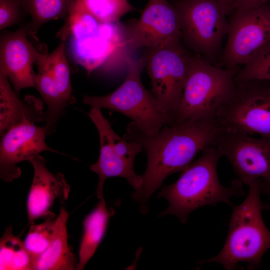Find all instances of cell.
<instances>
[{"instance_id":"cell-1","label":"cell","mask_w":270,"mask_h":270,"mask_svg":"<svg viewBox=\"0 0 270 270\" xmlns=\"http://www.w3.org/2000/svg\"><path fill=\"white\" fill-rule=\"evenodd\" d=\"M224 131L216 118L184 121L166 125L150 134L130 123L124 138L139 144L147 157L146 170L140 187L132 194L140 209L148 212L149 198L169 175L183 171L200 152L213 146Z\"/></svg>"},{"instance_id":"cell-2","label":"cell","mask_w":270,"mask_h":270,"mask_svg":"<svg viewBox=\"0 0 270 270\" xmlns=\"http://www.w3.org/2000/svg\"><path fill=\"white\" fill-rule=\"evenodd\" d=\"M221 156L215 146L206 149L174 183L162 188L158 196L165 198L168 206L160 216L172 214L184 224L190 214L198 208L220 202L231 206L232 196H243V183L239 179L233 180L230 187L220 184L217 164Z\"/></svg>"},{"instance_id":"cell-3","label":"cell","mask_w":270,"mask_h":270,"mask_svg":"<svg viewBox=\"0 0 270 270\" xmlns=\"http://www.w3.org/2000/svg\"><path fill=\"white\" fill-rule=\"evenodd\" d=\"M248 186L246 199L238 206H231L229 230L222 250L216 256L199 261V264L217 262L226 270L236 269L242 262L248 263L250 270L260 266L262 256L270 248V231L262 216V210L266 206L260 199L262 179Z\"/></svg>"},{"instance_id":"cell-4","label":"cell","mask_w":270,"mask_h":270,"mask_svg":"<svg viewBox=\"0 0 270 270\" xmlns=\"http://www.w3.org/2000/svg\"><path fill=\"white\" fill-rule=\"evenodd\" d=\"M57 36L68 40L72 57L85 68L88 76L128 44L127 35L118 22H100L79 0L72 6Z\"/></svg>"},{"instance_id":"cell-5","label":"cell","mask_w":270,"mask_h":270,"mask_svg":"<svg viewBox=\"0 0 270 270\" xmlns=\"http://www.w3.org/2000/svg\"><path fill=\"white\" fill-rule=\"evenodd\" d=\"M128 74L124 82L114 92L102 96H84L82 103L100 110L106 108L124 114L141 130L158 133L174 120L161 108L152 92L143 86L140 75L146 60L126 58Z\"/></svg>"},{"instance_id":"cell-6","label":"cell","mask_w":270,"mask_h":270,"mask_svg":"<svg viewBox=\"0 0 270 270\" xmlns=\"http://www.w3.org/2000/svg\"><path fill=\"white\" fill-rule=\"evenodd\" d=\"M236 74L190 56L188 76L174 122L216 118L234 86Z\"/></svg>"},{"instance_id":"cell-7","label":"cell","mask_w":270,"mask_h":270,"mask_svg":"<svg viewBox=\"0 0 270 270\" xmlns=\"http://www.w3.org/2000/svg\"><path fill=\"white\" fill-rule=\"evenodd\" d=\"M216 118L225 130L270 138V80L234 81Z\"/></svg>"},{"instance_id":"cell-8","label":"cell","mask_w":270,"mask_h":270,"mask_svg":"<svg viewBox=\"0 0 270 270\" xmlns=\"http://www.w3.org/2000/svg\"><path fill=\"white\" fill-rule=\"evenodd\" d=\"M88 115L98 130L100 142L98 160L90 166L91 170L98 176L96 190L98 198L104 200V186L109 178H124L134 190L138 189L141 184L142 176L136 173L134 162L136 156L142 150V146L116 134L101 110L92 108Z\"/></svg>"},{"instance_id":"cell-9","label":"cell","mask_w":270,"mask_h":270,"mask_svg":"<svg viewBox=\"0 0 270 270\" xmlns=\"http://www.w3.org/2000/svg\"><path fill=\"white\" fill-rule=\"evenodd\" d=\"M149 48L146 62L152 92L174 122L188 76L190 56L178 42Z\"/></svg>"},{"instance_id":"cell-10","label":"cell","mask_w":270,"mask_h":270,"mask_svg":"<svg viewBox=\"0 0 270 270\" xmlns=\"http://www.w3.org/2000/svg\"><path fill=\"white\" fill-rule=\"evenodd\" d=\"M174 7L182 36L188 44L203 55L215 54L228 26L226 14L218 0H181Z\"/></svg>"},{"instance_id":"cell-11","label":"cell","mask_w":270,"mask_h":270,"mask_svg":"<svg viewBox=\"0 0 270 270\" xmlns=\"http://www.w3.org/2000/svg\"><path fill=\"white\" fill-rule=\"evenodd\" d=\"M65 44L62 40L50 54L42 52L36 64L38 69L35 77L36 88L47 106L44 120L48 136L55 132L57 123L66 107L76 101L72 94Z\"/></svg>"},{"instance_id":"cell-12","label":"cell","mask_w":270,"mask_h":270,"mask_svg":"<svg viewBox=\"0 0 270 270\" xmlns=\"http://www.w3.org/2000/svg\"><path fill=\"white\" fill-rule=\"evenodd\" d=\"M270 42V8L236 9L228 22L224 59L228 69L244 64L261 47Z\"/></svg>"},{"instance_id":"cell-13","label":"cell","mask_w":270,"mask_h":270,"mask_svg":"<svg viewBox=\"0 0 270 270\" xmlns=\"http://www.w3.org/2000/svg\"><path fill=\"white\" fill-rule=\"evenodd\" d=\"M215 146L243 184L270 176V138L224 130Z\"/></svg>"},{"instance_id":"cell-14","label":"cell","mask_w":270,"mask_h":270,"mask_svg":"<svg viewBox=\"0 0 270 270\" xmlns=\"http://www.w3.org/2000/svg\"><path fill=\"white\" fill-rule=\"evenodd\" d=\"M181 37L174 6L166 0H149L140 20L128 30L127 41L133 48H150L178 43Z\"/></svg>"},{"instance_id":"cell-15","label":"cell","mask_w":270,"mask_h":270,"mask_svg":"<svg viewBox=\"0 0 270 270\" xmlns=\"http://www.w3.org/2000/svg\"><path fill=\"white\" fill-rule=\"evenodd\" d=\"M48 135L46 126L31 123L14 126L2 135L0 144V176L6 182L18 178L21 173L17 164L30 160L44 151L58 152L49 148L45 140Z\"/></svg>"},{"instance_id":"cell-16","label":"cell","mask_w":270,"mask_h":270,"mask_svg":"<svg viewBox=\"0 0 270 270\" xmlns=\"http://www.w3.org/2000/svg\"><path fill=\"white\" fill-rule=\"evenodd\" d=\"M27 36L23 26L14 32H4L0 39V74L8 76L18 96L24 88H36L33 64L42 52L34 48Z\"/></svg>"},{"instance_id":"cell-17","label":"cell","mask_w":270,"mask_h":270,"mask_svg":"<svg viewBox=\"0 0 270 270\" xmlns=\"http://www.w3.org/2000/svg\"><path fill=\"white\" fill-rule=\"evenodd\" d=\"M29 162L34 170L27 200L28 222L32 224L51 212L50 208L56 198L66 200L70 187L62 173L54 174L48 170L46 160L40 154Z\"/></svg>"},{"instance_id":"cell-18","label":"cell","mask_w":270,"mask_h":270,"mask_svg":"<svg viewBox=\"0 0 270 270\" xmlns=\"http://www.w3.org/2000/svg\"><path fill=\"white\" fill-rule=\"evenodd\" d=\"M18 96L12 88L8 76L0 74V135L14 126L45 120L41 100L32 95H26L22 102Z\"/></svg>"},{"instance_id":"cell-19","label":"cell","mask_w":270,"mask_h":270,"mask_svg":"<svg viewBox=\"0 0 270 270\" xmlns=\"http://www.w3.org/2000/svg\"><path fill=\"white\" fill-rule=\"evenodd\" d=\"M68 213L61 208L56 218L55 231L52 241L45 251L36 260L34 270H73L76 260L68 245L67 222Z\"/></svg>"},{"instance_id":"cell-20","label":"cell","mask_w":270,"mask_h":270,"mask_svg":"<svg viewBox=\"0 0 270 270\" xmlns=\"http://www.w3.org/2000/svg\"><path fill=\"white\" fill-rule=\"evenodd\" d=\"M114 212V210L107 208L104 200H100L96 207L85 218L76 270H84L93 256L104 236L110 218Z\"/></svg>"},{"instance_id":"cell-21","label":"cell","mask_w":270,"mask_h":270,"mask_svg":"<svg viewBox=\"0 0 270 270\" xmlns=\"http://www.w3.org/2000/svg\"><path fill=\"white\" fill-rule=\"evenodd\" d=\"M22 10L30 17L25 28L28 36L35 37L45 23L56 20H64L76 0H20Z\"/></svg>"},{"instance_id":"cell-22","label":"cell","mask_w":270,"mask_h":270,"mask_svg":"<svg viewBox=\"0 0 270 270\" xmlns=\"http://www.w3.org/2000/svg\"><path fill=\"white\" fill-rule=\"evenodd\" d=\"M34 261L24 241L12 234L8 228L0 239V270H34Z\"/></svg>"},{"instance_id":"cell-23","label":"cell","mask_w":270,"mask_h":270,"mask_svg":"<svg viewBox=\"0 0 270 270\" xmlns=\"http://www.w3.org/2000/svg\"><path fill=\"white\" fill-rule=\"evenodd\" d=\"M54 217V214L51 212L44 218L43 222L32 224L24 241L26 249L34 260V264L52 241L56 228V220Z\"/></svg>"},{"instance_id":"cell-24","label":"cell","mask_w":270,"mask_h":270,"mask_svg":"<svg viewBox=\"0 0 270 270\" xmlns=\"http://www.w3.org/2000/svg\"><path fill=\"white\" fill-rule=\"evenodd\" d=\"M84 7L98 20L117 22L135 8L127 0H79Z\"/></svg>"},{"instance_id":"cell-25","label":"cell","mask_w":270,"mask_h":270,"mask_svg":"<svg viewBox=\"0 0 270 270\" xmlns=\"http://www.w3.org/2000/svg\"><path fill=\"white\" fill-rule=\"evenodd\" d=\"M270 80V42L256 50L234 77L235 82Z\"/></svg>"},{"instance_id":"cell-26","label":"cell","mask_w":270,"mask_h":270,"mask_svg":"<svg viewBox=\"0 0 270 270\" xmlns=\"http://www.w3.org/2000/svg\"><path fill=\"white\" fill-rule=\"evenodd\" d=\"M24 14L20 0H0V30L20 23Z\"/></svg>"},{"instance_id":"cell-27","label":"cell","mask_w":270,"mask_h":270,"mask_svg":"<svg viewBox=\"0 0 270 270\" xmlns=\"http://www.w3.org/2000/svg\"><path fill=\"white\" fill-rule=\"evenodd\" d=\"M270 0H234L232 10H247L266 4Z\"/></svg>"},{"instance_id":"cell-28","label":"cell","mask_w":270,"mask_h":270,"mask_svg":"<svg viewBox=\"0 0 270 270\" xmlns=\"http://www.w3.org/2000/svg\"><path fill=\"white\" fill-rule=\"evenodd\" d=\"M261 179L262 182V190L268 194L270 199V176Z\"/></svg>"},{"instance_id":"cell-29","label":"cell","mask_w":270,"mask_h":270,"mask_svg":"<svg viewBox=\"0 0 270 270\" xmlns=\"http://www.w3.org/2000/svg\"><path fill=\"white\" fill-rule=\"evenodd\" d=\"M234 0H218L226 14H228L232 10Z\"/></svg>"}]
</instances>
